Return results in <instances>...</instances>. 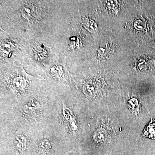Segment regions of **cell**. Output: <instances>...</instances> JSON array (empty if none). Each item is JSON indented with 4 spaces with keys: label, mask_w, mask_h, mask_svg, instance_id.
<instances>
[{
    "label": "cell",
    "mask_w": 155,
    "mask_h": 155,
    "mask_svg": "<svg viewBox=\"0 0 155 155\" xmlns=\"http://www.w3.org/2000/svg\"><path fill=\"white\" fill-rule=\"evenodd\" d=\"M62 55L57 36L32 39L26 41L23 66L42 78L45 70Z\"/></svg>",
    "instance_id": "3957f363"
},
{
    "label": "cell",
    "mask_w": 155,
    "mask_h": 155,
    "mask_svg": "<svg viewBox=\"0 0 155 155\" xmlns=\"http://www.w3.org/2000/svg\"><path fill=\"white\" fill-rule=\"evenodd\" d=\"M1 97L24 101L41 86L45 78L28 74L24 67L0 64Z\"/></svg>",
    "instance_id": "7a4b0ae2"
},
{
    "label": "cell",
    "mask_w": 155,
    "mask_h": 155,
    "mask_svg": "<svg viewBox=\"0 0 155 155\" xmlns=\"http://www.w3.org/2000/svg\"><path fill=\"white\" fill-rule=\"evenodd\" d=\"M26 41L0 29V64L23 66Z\"/></svg>",
    "instance_id": "277c9868"
},
{
    "label": "cell",
    "mask_w": 155,
    "mask_h": 155,
    "mask_svg": "<svg viewBox=\"0 0 155 155\" xmlns=\"http://www.w3.org/2000/svg\"><path fill=\"white\" fill-rule=\"evenodd\" d=\"M75 1L1 0L0 29L25 41L56 36L72 20Z\"/></svg>",
    "instance_id": "6da1fadb"
},
{
    "label": "cell",
    "mask_w": 155,
    "mask_h": 155,
    "mask_svg": "<svg viewBox=\"0 0 155 155\" xmlns=\"http://www.w3.org/2000/svg\"><path fill=\"white\" fill-rule=\"evenodd\" d=\"M67 58L62 55L60 58L45 70L43 75L46 80L58 86L72 87V74L67 65Z\"/></svg>",
    "instance_id": "5b68a950"
},
{
    "label": "cell",
    "mask_w": 155,
    "mask_h": 155,
    "mask_svg": "<svg viewBox=\"0 0 155 155\" xmlns=\"http://www.w3.org/2000/svg\"><path fill=\"white\" fill-rule=\"evenodd\" d=\"M145 137L155 140V120L152 115L149 123L143 128L140 139H144Z\"/></svg>",
    "instance_id": "ba28073f"
},
{
    "label": "cell",
    "mask_w": 155,
    "mask_h": 155,
    "mask_svg": "<svg viewBox=\"0 0 155 155\" xmlns=\"http://www.w3.org/2000/svg\"><path fill=\"white\" fill-rule=\"evenodd\" d=\"M63 114L66 120L68 121V124L71 129V131L75 135H78L80 131V125L76 116L73 112L65 106L63 109Z\"/></svg>",
    "instance_id": "8992f818"
},
{
    "label": "cell",
    "mask_w": 155,
    "mask_h": 155,
    "mask_svg": "<svg viewBox=\"0 0 155 155\" xmlns=\"http://www.w3.org/2000/svg\"><path fill=\"white\" fill-rule=\"evenodd\" d=\"M51 145L49 140L47 138H43L40 140L38 144V149L40 153L43 154H47L51 149Z\"/></svg>",
    "instance_id": "9c48e42d"
},
{
    "label": "cell",
    "mask_w": 155,
    "mask_h": 155,
    "mask_svg": "<svg viewBox=\"0 0 155 155\" xmlns=\"http://www.w3.org/2000/svg\"><path fill=\"white\" fill-rule=\"evenodd\" d=\"M26 137L22 133L17 132L14 139L15 149L19 153H23L26 150L28 142Z\"/></svg>",
    "instance_id": "52a82bcc"
},
{
    "label": "cell",
    "mask_w": 155,
    "mask_h": 155,
    "mask_svg": "<svg viewBox=\"0 0 155 155\" xmlns=\"http://www.w3.org/2000/svg\"><path fill=\"white\" fill-rule=\"evenodd\" d=\"M149 46L155 49V40L150 42L149 44Z\"/></svg>",
    "instance_id": "7c38bea8"
},
{
    "label": "cell",
    "mask_w": 155,
    "mask_h": 155,
    "mask_svg": "<svg viewBox=\"0 0 155 155\" xmlns=\"http://www.w3.org/2000/svg\"><path fill=\"white\" fill-rule=\"evenodd\" d=\"M146 106L150 113L151 112L153 115L155 114V95L153 99V101H151V102L148 104Z\"/></svg>",
    "instance_id": "30bf717a"
},
{
    "label": "cell",
    "mask_w": 155,
    "mask_h": 155,
    "mask_svg": "<svg viewBox=\"0 0 155 155\" xmlns=\"http://www.w3.org/2000/svg\"><path fill=\"white\" fill-rule=\"evenodd\" d=\"M147 26L146 23L142 21H137L135 22V28L138 29V30H143Z\"/></svg>",
    "instance_id": "8fae6325"
}]
</instances>
